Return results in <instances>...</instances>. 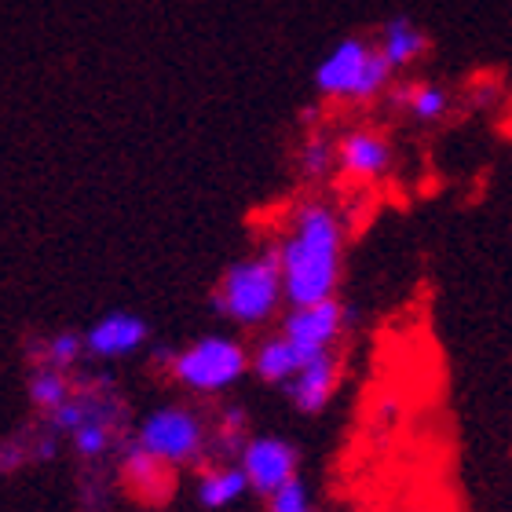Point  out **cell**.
<instances>
[{
  "instance_id": "obj_1",
  "label": "cell",
  "mask_w": 512,
  "mask_h": 512,
  "mask_svg": "<svg viewBox=\"0 0 512 512\" xmlns=\"http://www.w3.org/2000/svg\"><path fill=\"white\" fill-rule=\"evenodd\" d=\"M348 224L330 198H304L289 209L286 227L275 242L286 308H308L333 300L344 278Z\"/></svg>"
},
{
  "instance_id": "obj_2",
  "label": "cell",
  "mask_w": 512,
  "mask_h": 512,
  "mask_svg": "<svg viewBox=\"0 0 512 512\" xmlns=\"http://www.w3.org/2000/svg\"><path fill=\"white\" fill-rule=\"evenodd\" d=\"M209 308L242 330H256L275 319L278 311L286 308V286H282L275 242L231 260L209 293Z\"/></svg>"
},
{
  "instance_id": "obj_3",
  "label": "cell",
  "mask_w": 512,
  "mask_h": 512,
  "mask_svg": "<svg viewBox=\"0 0 512 512\" xmlns=\"http://www.w3.org/2000/svg\"><path fill=\"white\" fill-rule=\"evenodd\" d=\"M315 92L337 103H374L395 81V70L384 63L374 41L366 37H341L315 66Z\"/></svg>"
},
{
  "instance_id": "obj_4",
  "label": "cell",
  "mask_w": 512,
  "mask_h": 512,
  "mask_svg": "<svg viewBox=\"0 0 512 512\" xmlns=\"http://www.w3.org/2000/svg\"><path fill=\"white\" fill-rule=\"evenodd\" d=\"M169 377L194 395H220L249 374V348L231 333H205L180 352H158Z\"/></svg>"
},
{
  "instance_id": "obj_5",
  "label": "cell",
  "mask_w": 512,
  "mask_h": 512,
  "mask_svg": "<svg viewBox=\"0 0 512 512\" xmlns=\"http://www.w3.org/2000/svg\"><path fill=\"white\" fill-rule=\"evenodd\" d=\"M132 439L161 465L180 469V465L202 461L209 432H205V421L194 414L191 406H158L139 421Z\"/></svg>"
},
{
  "instance_id": "obj_6",
  "label": "cell",
  "mask_w": 512,
  "mask_h": 512,
  "mask_svg": "<svg viewBox=\"0 0 512 512\" xmlns=\"http://www.w3.org/2000/svg\"><path fill=\"white\" fill-rule=\"evenodd\" d=\"M344 330H348V308L337 297L308 304V308H289L282 326H278V333L297 348L300 366L326 352H337Z\"/></svg>"
},
{
  "instance_id": "obj_7",
  "label": "cell",
  "mask_w": 512,
  "mask_h": 512,
  "mask_svg": "<svg viewBox=\"0 0 512 512\" xmlns=\"http://www.w3.org/2000/svg\"><path fill=\"white\" fill-rule=\"evenodd\" d=\"M238 465L246 472L249 491L271 498L278 487H286L289 480H297L300 454H297V447L282 436H249L242 454H238Z\"/></svg>"
},
{
  "instance_id": "obj_8",
  "label": "cell",
  "mask_w": 512,
  "mask_h": 512,
  "mask_svg": "<svg viewBox=\"0 0 512 512\" xmlns=\"http://www.w3.org/2000/svg\"><path fill=\"white\" fill-rule=\"evenodd\" d=\"M392 161H395L392 139L384 136V132H377V128L359 125L337 136V169L348 180H359V183L381 180V176L392 172Z\"/></svg>"
},
{
  "instance_id": "obj_9",
  "label": "cell",
  "mask_w": 512,
  "mask_h": 512,
  "mask_svg": "<svg viewBox=\"0 0 512 512\" xmlns=\"http://www.w3.org/2000/svg\"><path fill=\"white\" fill-rule=\"evenodd\" d=\"M150 341V326L136 311H107L85 330V352L92 359H128Z\"/></svg>"
},
{
  "instance_id": "obj_10",
  "label": "cell",
  "mask_w": 512,
  "mask_h": 512,
  "mask_svg": "<svg viewBox=\"0 0 512 512\" xmlns=\"http://www.w3.org/2000/svg\"><path fill=\"white\" fill-rule=\"evenodd\" d=\"M341 384V352H326L319 359H311L289 377L282 388H286V399L297 406L300 414H322L330 406L333 392Z\"/></svg>"
},
{
  "instance_id": "obj_11",
  "label": "cell",
  "mask_w": 512,
  "mask_h": 512,
  "mask_svg": "<svg viewBox=\"0 0 512 512\" xmlns=\"http://www.w3.org/2000/svg\"><path fill=\"white\" fill-rule=\"evenodd\" d=\"M374 44H377V52L384 55V63L399 74V70L414 66L417 59L428 52V33L421 30L410 15H392V19L381 22Z\"/></svg>"
},
{
  "instance_id": "obj_12",
  "label": "cell",
  "mask_w": 512,
  "mask_h": 512,
  "mask_svg": "<svg viewBox=\"0 0 512 512\" xmlns=\"http://www.w3.org/2000/svg\"><path fill=\"white\" fill-rule=\"evenodd\" d=\"M246 494H249V480L238 461L209 465V469L198 472V483H194V498L209 512H220V509H227V505L242 502Z\"/></svg>"
},
{
  "instance_id": "obj_13",
  "label": "cell",
  "mask_w": 512,
  "mask_h": 512,
  "mask_svg": "<svg viewBox=\"0 0 512 512\" xmlns=\"http://www.w3.org/2000/svg\"><path fill=\"white\" fill-rule=\"evenodd\" d=\"M249 370L264 384H286L300 370V355L282 333H267L249 352Z\"/></svg>"
},
{
  "instance_id": "obj_14",
  "label": "cell",
  "mask_w": 512,
  "mask_h": 512,
  "mask_svg": "<svg viewBox=\"0 0 512 512\" xmlns=\"http://www.w3.org/2000/svg\"><path fill=\"white\" fill-rule=\"evenodd\" d=\"M395 103L417 125H436L450 114V92L436 81H410L395 92Z\"/></svg>"
},
{
  "instance_id": "obj_15",
  "label": "cell",
  "mask_w": 512,
  "mask_h": 512,
  "mask_svg": "<svg viewBox=\"0 0 512 512\" xmlns=\"http://www.w3.org/2000/svg\"><path fill=\"white\" fill-rule=\"evenodd\" d=\"M121 469H125V480L132 483L143 498H158V494H165V487H169V465H161L158 458H150L136 439H128L125 450H121Z\"/></svg>"
},
{
  "instance_id": "obj_16",
  "label": "cell",
  "mask_w": 512,
  "mask_h": 512,
  "mask_svg": "<svg viewBox=\"0 0 512 512\" xmlns=\"http://www.w3.org/2000/svg\"><path fill=\"white\" fill-rule=\"evenodd\" d=\"M33 355V366H52V370H63V374H70L81 359H85V333L77 330H55L48 333L44 341H37L30 348Z\"/></svg>"
},
{
  "instance_id": "obj_17",
  "label": "cell",
  "mask_w": 512,
  "mask_h": 512,
  "mask_svg": "<svg viewBox=\"0 0 512 512\" xmlns=\"http://www.w3.org/2000/svg\"><path fill=\"white\" fill-rule=\"evenodd\" d=\"M297 172L300 180L308 183H326L337 172V139L326 132H311L297 147Z\"/></svg>"
},
{
  "instance_id": "obj_18",
  "label": "cell",
  "mask_w": 512,
  "mask_h": 512,
  "mask_svg": "<svg viewBox=\"0 0 512 512\" xmlns=\"http://www.w3.org/2000/svg\"><path fill=\"white\" fill-rule=\"evenodd\" d=\"M26 395L37 410L52 414L74 395V377L63 374V370H52V366H33L30 381H26Z\"/></svg>"
},
{
  "instance_id": "obj_19",
  "label": "cell",
  "mask_w": 512,
  "mask_h": 512,
  "mask_svg": "<svg viewBox=\"0 0 512 512\" xmlns=\"http://www.w3.org/2000/svg\"><path fill=\"white\" fill-rule=\"evenodd\" d=\"M267 512H315V498H311V487L304 480H289L286 487H278L271 498H267Z\"/></svg>"
},
{
  "instance_id": "obj_20",
  "label": "cell",
  "mask_w": 512,
  "mask_h": 512,
  "mask_svg": "<svg viewBox=\"0 0 512 512\" xmlns=\"http://www.w3.org/2000/svg\"><path fill=\"white\" fill-rule=\"evenodd\" d=\"M216 439H220V447L224 450H238V454H242V447H246V439H249V417L242 406L224 410L220 428H216Z\"/></svg>"
},
{
  "instance_id": "obj_21",
  "label": "cell",
  "mask_w": 512,
  "mask_h": 512,
  "mask_svg": "<svg viewBox=\"0 0 512 512\" xmlns=\"http://www.w3.org/2000/svg\"><path fill=\"white\" fill-rule=\"evenodd\" d=\"M26 461H33V436H19L0 443V472H15Z\"/></svg>"
}]
</instances>
